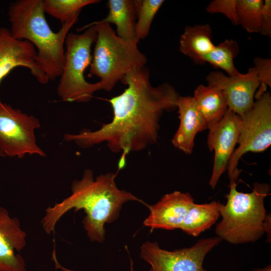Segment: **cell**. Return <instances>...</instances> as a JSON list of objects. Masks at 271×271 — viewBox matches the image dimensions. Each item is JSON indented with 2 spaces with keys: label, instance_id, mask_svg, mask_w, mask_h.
Here are the masks:
<instances>
[{
  "label": "cell",
  "instance_id": "obj_2",
  "mask_svg": "<svg viewBox=\"0 0 271 271\" xmlns=\"http://www.w3.org/2000/svg\"><path fill=\"white\" fill-rule=\"evenodd\" d=\"M116 174H102L95 178L91 169L85 170L81 178L71 184V194L61 202L46 209L41 220L42 227L48 234L55 230L56 223L69 210H83V227L90 240L102 243L105 239L106 223L115 221L123 204L142 200L129 192L119 189L115 183Z\"/></svg>",
  "mask_w": 271,
  "mask_h": 271
},
{
  "label": "cell",
  "instance_id": "obj_30",
  "mask_svg": "<svg viewBox=\"0 0 271 271\" xmlns=\"http://www.w3.org/2000/svg\"><path fill=\"white\" fill-rule=\"evenodd\" d=\"M129 271H134L133 264V262H132L131 259H130V269H129Z\"/></svg>",
  "mask_w": 271,
  "mask_h": 271
},
{
  "label": "cell",
  "instance_id": "obj_22",
  "mask_svg": "<svg viewBox=\"0 0 271 271\" xmlns=\"http://www.w3.org/2000/svg\"><path fill=\"white\" fill-rule=\"evenodd\" d=\"M263 4L262 0H237L238 25L249 33H259Z\"/></svg>",
  "mask_w": 271,
  "mask_h": 271
},
{
  "label": "cell",
  "instance_id": "obj_5",
  "mask_svg": "<svg viewBox=\"0 0 271 271\" xmlns=\"http://www.w3.org/2000/svg\"><path fill=\"white\" fill-rule=\"evenodd\" d=\"M94 25L97 33L89 73L99 77L102 89L111 91L132 69L144 66L147 58L136 40L118 37L110 25L99 21Z\"/></svg>",
  "mask_w": 271,
  "mask_h": 271
},
{
  "label": "cell",
  "instance_id": "obj_27",
  "mask_svg": "<svg viewBox=\"0 0 271 271\" xmlns=\"http://www.w3.org/2000/svg\"><path fill=\"white\" fill-rule=\"evenodd\" d=\"M270 215L267 214L263 224V229L264 232L267 233V242H270Z\"/></svg>",
  "mask_w": 271,
  "mask_h": 271
},
{
  "label": "cell",
  "instance_id": "obj_17",
  "mask_svg": "<svg viewBox=\"0 0 271 271\" xmlns=\"http://www.w3.org/2000/svg\"><path fill=\"white\" fill-rule=\"evenodd\" d=\"M192 97L207 128L218 123L228 109L223 92L216 87L200 84L195 89Z\"/></svg>",
  "mask_w": 271,
  "mask_h": 271
},
{
  "label": "cell",
  "instance_id": "obj_9",
  "mask_svg": "<svg viewBox=\"0 0 271 271\" xmlns=\"http://www.w3.org/2000/svg\"><path fill=\"white\" fill-rule=\"evenodd\" d=\"M222 240L217 236L202 238L191 247L172 251L147 241L140 247V256L150 265L149 271H207L203 266L205 257Z\"/></svg>",
  "mask_w": 271,
  "mask_h": 271
},
{
  "label": "cell",
  "instance_id": "obj_24",
  "mask_svg": "<svg viewBox=\"0 0 271 271\" xmlns=\"http://www.w3.org/2000/svg\"><path fill=\"white\" fill-rule=\"evenodd\" d=\"M253 63L260 84L254 96L256 99L266 91L267 86L271 87V59L256 57Z\"/></svg>",
  "mask_w": 271,
  "mask_h": 271
},
{
  "label": "cell",
  "instance_id": "obj_4",
  "mask_svg": "<svg viewBox=\"0 0 271 271\" xmlns=\"http://www.w3.org/2000/svg\"><path fill=\"white\" fill-rule=\"evenodd\" d=\"M227 202L220 209L221 220L215 228L216 236L233 244L254 242L264 234L263 224L267 214L264 199L270 195L268 183L256 182L250 193L239 192L236 181H229Z\"/></svg>",
  "mask_w": 271,
  "mask_h": 271
},
{
  "label": "cell",
  "instance_id": "obj_25",
  "mask_svg": "<svg viewBox=\"0 0 271 271\" xmlns=\"http://www.w3.org/2000/svg\"><path fill=\"white\" fill-rule=\"evenodd\" d=\"M237 0H214L206 7V11L210 14H221L225 15L231 23L238 25L237 14Z\"/></svg>",
  "mask_w": 271,
  "mask_h": 271
},
{
  "label": "cell",
  "instance_id": "obj_11",
  "mask_svg": "<svg viewBox=\"0 0 271 271\" xmlns=\"http://www.w3.org/2000/svg\"><path fill=\"white\" fill-rule=\"evenodd\" d=\"M208 85L216 87L224 93L228 109L242 116L253 106L254 98L260 84L254 67L247 73L230 76L223 73L211 72L206 78Z\"/></svg>",
  "mask_w": 271,
  "mask_h": 271
},
{
  "label": "cell",
  "instance_id": "obj_23",
  "mask_svg": "<svg viewBox=\"0 0 271 271\" xmlns=\"http://www.w3.org/2000/svg\"><path fill=\"white\" fill-rule=\"evenodd\" d=\"M164 3L163 0H138L134 28L135 39L138 42L149 35L153 19Z\"/></svg>",
  "mask_w": 271,
  "mask_h": 271
},
{
  "label": "cell",
  "instance_id": "obj_28",
  "mask_svg": "<svg viewBox=\"0 0 271 271\" xmlns=\"http://www.w3.org/2000/svg\"><path fill=\"white\" fill-rule=\"evenodd\" d=\"M250 271H271V265L269 264L263 268L252 269Z\"/></svg>",
  "mask_w": 271,
  "mask_h": 271
},
{
  "label": "cell",
  "instance_id": "obj_18",
  "mask_svg": "<svg viewBox=\"0 0 271 271\" xmlns=\"http://www.w3.org/2000/svg\"><path fill=\"white\" fill-rule=\"evenodd\" d=\"M107 5L109 9L108 14L99 21L115 25L116 35L121 38L126 40H136L134 28L138 1L109 0Z\"/></svg>",
  "mask_w": 271,
  "mask_h": 271
},
{
  "label": "cell",
  "instance_id": "obj_10",
  "mask_svg": "<svg viewBox=\"0 0 271 271\" xmlns=\"http://www.w3.org/2000/svg\"><path fill=\"white\" fill-rule=\"evenodd\" d=\"M240 116L228 109L221 120L208 129L207 145L214 151L213 169L209 182L214 189L221 175L226 171L228 162L237 144Z\"/></svg>",
  "mask_w": 271,
  "mask_h": 271
},
{
  "label": "cell",
  "instance_id": "obj_21",
  "mask_svg": "<svg viewBox=\"0 0 271 271\" xmlns=\"http://www.w3.org/2000/svg\"><path fill=\"white\" fill-rule=\"evenodd\" d=\"M98 0H42L45 13L59 20L61 24L78 16L84 7L99 2Z\"/></svg>",
  "mask_w": 271,
  "mask_h": 271
},
{
  "label": "cell",
  "instance_id": "obj_14",
  "mask_svg": "<svg viewBox=\"0 0 271 271\" xmlns=\"http://www.w3.org/2000/svg\"><path fill=\"white\" fill-rule=\"evenodd\" d=\"M27 234L19 220L0 207V271H27L20 252L26 245Z\"/></svg>",
  "mask_w": 271,
  "mask_h": 271
},
{
  "label": "cell",
  "instance_id": "obj_20",
  "mask_svg": "<svg viewBox=\"0 0 271 271\" xmlns=\"http://www.w3.org/2000/svg\"><path fill=\"white\" fill-rule=\"evenodd\" d=\"M239 52L237 42L232 39H226L203 57V63H208L215 68L224 70L228 76H234L240 73L236 68L234 60Z\"/></svg>",
  "mask_w": 271,
  "mask_h": 271
},
{
  "label": "cell",
  "instance_id": "obj_8",
  "mask_svg": "<svg viewBox=\"0 0 271 271\" xmlns=\"http://www.w3.org/2000/svg\"><path fill=\"white\" fill-rule=\"evenodd\" d=\"M39 119L0 100V156L23 158L27 155L46 157L35 134Z\"/></svg>",
  "mask_w": 271,
  "mask_h": 271
},
{
  "label": "cell",
  "instance_id": "obj_26",
  "mask_svg": "<svg viewBox=\"0 0 271 271\" xmlns=\"http://www.w3.org/2000/svg\"><path fill=\"white\" fill-rule=\"evenodd\" d=\"M259 33L271 38V1H263L262 9L261 28Z\"/></svg>",
  "mask_w": 271,
  "mask_h": 271
},
{
  "label": "cell",
  "instance_id": "obj_7",
  "mask_svg": "<svg viewBox=\"0 0 271 271\" xmlns=\"http://www.w3.org/2000/svg\"><path fill=\"white\" fill-rule=\"evenodd\" d=\"M240 116L238 147L228 164L229 181L237 179L241 170L237 168L242 156L248 153H261L271 145V96L266 91L256 99L252 107Z\"/></svg>",
  "mask_w": 271,
  "mask_h": 271
},
{
  "label": "cell",
  "instance_id": "obj_19",
  "mask_svg": "<svg viewBox=\"0 0 271 271\" xmlns=\"http://www.w3.org/2000/svg\"><path fill=\"white\" fill-rule=\"evenodd\" d=\"M222 205L217 201L204 204L193 203L180 229L188 235L198 236L216 223L220 216Z\"/></svg>",
  "mask_w": 271,
  "mask_h": 271
},
{
  "label": "cell",
  "instance_id": "obj_6",
  "mask_svg": "<svg viewBox=\"0 0 271 271\" xmlns=\"http://www.w3.org/2000/svg\"><path fill=\"white\" fill-rule=\"evenodd\" d=\"M83 30L81 34L69 32L66 39L64 64L57 89L64 101L86 103L94 92L102 89L99 81L91 83L84 77V71L92 61L91 47L97 33L95 26L89 24L80 31Z\"/></svg>",
  "mask_w": 271,
  "mask_h": 271
},
{
  "label": "cell",
  "instance_id": "obj_13",
  "mask_svg": "<svg viewBox=\"0 0 271 271\" xmlns=\"http://www.w3.org/2000/svg\"><path fill=\"white\" fill-rule=\"evenodd\" d=\"M194 200L188 192L179 191L164 195L156 203L147 204L150 213L144 220V226L155 229H180Z\"/></svg>",
  "mask_w": 271,
  "mask_h": 271
},
{
  "label": "cell",
  "instance_id": "obj_1",
  "mask_svg": "<svg viewBox=\"0 0 271 271\" xmlns=\"http://www.w3.org/2000/svg\"><path fill=\"white\" fill-rule=\"evenodd\" d=\"M150 71L145 66L134 68L121 81L127 86L120 94L108 100L113 118L97 130L65 134L64 140L73 142L83 149L105 143L111 152L121 153L119 168L126 157L157 143L160 120L165 111L177 108L179 95L168 82L153 86Z\"/></svg>",
  "mask_w": 271,
  "mask_h": 271
},
{
  "label": "cell",
  "instance_id": "obj_16",
  "mask_svg": "<svg viewBox=\"0 0 271 271\" xmlns=\"http://www.w3.org/2000/svg\"><path fill=\"white\" fill-rule=\"evenodd\" d=\"M179 44L180 51L199 64H203V57L215 46L209 24L186 26L180 36Z\"/></svg>",
  "mask_w": 271,
  "mask_h": 271
},
{
  "label": "cell",
  "instance_id": "obj_12",
  "mask_svg": "<svg viewBox=\"0 0 271 271\" xmlns=\"http://www.w3.org/2000/svg\"><path fill=\"white\" fill-rule=\"evenodd\" d=\"M37 52L28 41L17 39L9 29L0 28V83L14 68H28L37 81L45 84L49 80L36 62Z\"/></svg>",
  "mask_w": 271,
  "mask_h": 271
},
{
  "label": "cell",
  "instance_id": "obj_3",
  "mask_svg": "<svg viewBox=\"0 0 271 271\" xmlns=\"http://www.w3.org/2000/svg\"><path fill=\"white\" fill-rule=\"evenodd\" d=\"M45 14L42 0H18L10 4L8 15L12 36L27 40L35 47L37 64L49 80H54L62 73L66 39L78 16L62 24L59 31L54 32Z\"/></svg>",
  "mask_w": 271,
  "mask_h": 271
},
{
  "label": "cell",
  "instance_id": "obj_15",
  "mask_svg": "<svg viewBox=\"0 0 271 271\" xmlns=\"http://www.w3.org/2000/svg\"><path fill=\"white\" fill-rule=\"evenodd\" d=\"M180 124L171 142L187 155L192 153L197 133L207 129V123L193 97L179 96L176 102Z\"/></svg>",
  "mask_w": 271,
  "mask_h": 271
},
{
  "label": "cell",
  "instance_id": "obj_29",
  "mask_svg": "<svg viewBox=\"0 0 271 271\" xmlns=\"http://www.w3.org/2000/svg\"><path fill=\"white\" fill-rule=\"evenodd\" d=\"M53 257L54 258V260L56 263V265L61 268L62 271H71V270H69L68 269H66L65 268L62 267L60 264H58V262L56 261L55 256L53 254Z\"/></svg>",
  "mask_w": 271,
  "mask_h": 271
}]
</instances>
